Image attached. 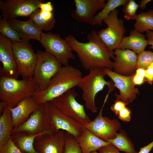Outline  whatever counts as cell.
Masks as SVG:
<instances>
[{
	"mask_svg": "<svg viewBox=\"0 0 153 153\" xmlns=\"http://www.w3.org/2000/svg\"><path fill=\"white\" fill-rule=\"evenodd\" d=\"M87 39L88 42L84 43L70 34L64 38L73 51L76 53L86 70L107 68L112 70L113 62L110 59H114V52L107 47L95 30L88 35Z\"/></svg>",
	"mask_w": 153,
	"mask_h": 153,
	"instance_id": "6da1fadb",
	"label": "cell"
},
{
	"mask_svg": "<svg viewBox=\"0 0 153 153\" xmlns=\"http://www.w3.org/2000/svg\"><path fill=\"white\" fill-rule=\"evenodd\" d=\"M82 77L78 69L69 65L63 66L52 78L48 87L39 90L32 97L38 104L50 102L77 86Z\"/></svg>",
	"mask_w": 153,
	"mask_h": 153,
	"instance_id": "7a4b0ae2",
	"label": "cell"
},
{
	"mask_svg": "<svg viewBox=\"0 0 153 153\" xmlns=\"http://www.w3.org/2000/svg\"><path fill=\"white\" fill-rule=\"evenodd\" d=\"M39 90L33 77L18 80L9 77H0L1 101L11 108L14 107L26 98L33 96Z\"/></svg>",
	"mask_w": 153,
	"mask_h": 153,
	"instance_id": "3957f363",
	"label": "cell"
},
{
	"mask_svg": "<svg viewBox=\"0 0 153 153\" xmlns=\"http://www.w3.org/2000/svg\"><path fill=\"white\" fill-rule=\"evenodd\" d=\"M105 75L103 69L90 70L87 75L82 78L77 86L82 91V97L86 108L93 113L97 110L95 103L96 94L102 90L105 85L108 88L114 86L112 81L105 80Z\"/></svg>",
	"mask_w": 153,
	"mask_h": 153,
	"instance_id": "277c9868",
	"label": "cell"
},
{
	"mask_svg": "<svg viewBox=\"0 0 153 153\" xmlns=\"http://www.w3.org/2000/svg\"><path fill=\"white\" fill-rule=\"evenodd\" d=\"M33 78L39 90L48 86L53 77L61 69V65L53 55L45 51L37 52Z\"/></svg>",
	"mask_w": 153,
	"mask_h": 153,
	"instance_id": "5b68a950",
	"label": "cell"
},
{
	"mask_svg": "<svg viewBox=\"0 0 153 153\" xmlns=\"http://www.w3.org/2000/svg\"><path fill=\"white\" fill-rule=\"evenodd\" d=\"M78 93L71 89L50 102L61 112L84 126L92 120L86 112L84 105L78 102Z\"/></svg>",
	"mask_w": 153,
	"mask_h": 153,
	"instance_id": "8992f818",
	"label": "cell"
},
{
	"mask_svg": "<svg viewBox=\"0 0 153 153\" xmlns=\"http://www.w3.org/2000/svg\"><path fill=\"white\" fill-rule=\"evenodd\" d=\"M28 40L21 39L12 43L14 59L20 76L22 78L33 77L37 54Z\"/></svg>",
	"mask_w": 153,
	"mask_h": 153,
	"instance_id": "52a82bcc",
	"label": "cell"
},
{
	"mask_svg": "<svg viewBox=\"0 0 153 153\" xmlns=\"http://www.w3.org/2000/svg\"><path fill=\"white\" fill-rule=\"evenodd\" d=\"M118 12L117 8L112 11L103 20L107 27L97 32L105 45L112 51L118 48L126 31L124 21L118 18Z\"/></svg>",
	"mask_w": 153,
	"mask_h": 153,
	"instance_id": "ba28073f",
	"label": "cell"
},
{
	"mask_svg": "<svg viewBox=\"0 0 153 153\" xmlns=\"http://www.w3.org/2000/svg\"><path fill=\"white\" fill-rule=\"evenodd\" d=\"M49 131H56L53 127L47 102L39 104L27 120L19 126L14 128L12 133L25 131L37 134Z\"/></svg>",
	"mask_w": 153,
	"mask_h": 153,
	"instance_id": "9c48e42d",
	"label": "cell"
},
{
	"mask_svg": "<svg viewBox=\"0 0 153 153\" xmlns=\"http://www.w3.org/2000/svg\"><path fill=\"white\" fill-rule=\"evenodd\" d=\"M39 42L45 51L54 56L63 66L69 65V60L75 59L70 46L59 34L42 32Z\"/></svg>",
	"mask_w": 153,
	"mask_h": 153,
	"instance_id": "30bf717a",
	"label": "cell"
},
{
	"mask_svg": "<svg viewBox=\"0 0 153 153\" xmlns=\"http://www.w3.org/2000/svg\"><path fill=\"white\" fill-rule=\"evenodd\" d=\"M112 92L109 90L103 103L99 112L94 119L88 124L83 126L97 137L107 142L114 139L117 132L121 127L120 123L116 119H110L109 117L102 116V112L109 93Z\"/></svg>",
	"mask_w": 153,
	"mask_h": 153,
	"instance_id": "8fae6325",
	"label": "cell"
},
{
	"mask_svg": "<svg viewBox=\"0 0 153 153\" xmlns=\"http://www.w3.org/2000/svg\"><path fill=\"white\" fill-rule=\"evenodd\" d=\"M42 0H4L0 1V9L3 18L8 20L18 17H28L39 9Z\"/></svg>",
	"mask_w": 153,
	"mask_h": 153,
	"instance_id": "7c38bea8",
	"label": "cell"
},
{
	"mask_svg": "<svg viewBox=\"0 0 153 153\" xmlns=\"http://www.w3.org/2000/svg\"><path fill=\"white\" fill-rule=\"evenodd\" d=\"M114 83V86L119 90V94H114L116 100H121L127 105L132 103L139 93L138 89L135 88L133 81L135 73L129 76H124L117 73L107 68L103 69Z\"/></svg>",
	"mask_w": 153,
	"mask_h": 153,
	"instance_id": "4fadbf2b",
	"label": "cell"
},
{
	"mask_svg": "<svg viewBox=\"0 0 153 153\" xmlns=\"http://www.w3.org/2000/svg\"><path fill=\"white\" fill-rule=\"evenodd\" d=\"M48 103L49 114L55 131H65L75 137L81 133L83 125L63 113L51 102Z\"/></svg>",
	"mask_w": 153,
	"mask_h": 153,
	"instance_id": "5bb4252c",
	"label": "cell"
},
{
	"mask_svg": "<svg viewBox=\"0 0 153 153\" xmlns=\"http://www.w3.org/2000/svg\"><path fill=\"white\" fill-rule=\"evenodd\" d=\"M64 133L60 130L38 136L35 139L34 147L39 153H63Z\"/></svg>",
	"mask_w": 153,
	"mask_h": 153,
	"instance_id": "9a60e30c",
	"label": "cell"
},
{
	"mask_svg": "<svg viewBox=\"0 0 153 153\" xmlns=\"http://www.w3.org/2000/svg\"><path fill=\"white\" fill-rule=\"evenodd\" d=\"M12 43L0 33V60L2 66L0 67L1 76L18 79L20 75L14 59Z\"/></svg>",
	"mask_w": 153,
	"mask_h": 153,
	"instance_id": "2e32d148",
	"label": "cell"
},
{
	"mask_svg": "<svg viewBox=\"0 0 153 153\" xmlns=\"http://www.w3.org/2000/svg\"><path fill=\"white\" fill-rule=\"evenodd\" d=\"M105 0H74L76 9L71 15L75 20L90 24L98 10L105 6Z\"/></svg>",
	"mask_w": 153,
	"mask_h": 153,
	"instance_id": "e0dca14e",
	"label": "cell"
},
{
	"mask_svg": "<svg viewBox=\"0 0 153 153\" xmlns=\"http://www.w3.org/2000/svg\"><path fill=\"white\" fill-rule=\"evenodd\" d=\"M114 52L115 58L113 62V71L124 76L133 74L137 68V55L129 50L115 49Z\"/></svg>",
	"mask_w": 153,
	"mask_h": 153,
	"instance_id": "ac0fdd59",
	"label": "cell"
},
{
	"mask_svg": "<svg viewBox=\"0 0 153 153\" xmlns=\"http://www.w3.org/2000/svg\"><path fill=\"white\" fill-rule=\"evenodd\" d=\"M38 104L32 96H31L22 101L14 107H8L11 112L14 128L19 126L25 122Z\"/></svg>",
	"mask_w": 153,
	"mask_h": 153,
	"instance_id": "d6986e66",
	"label": "cell"
},
{
	"mask_svg": "<svg viewBox=\"0 0 153 153\" xmlns=\"http://www.w3.org/2000/svg\"><path fill=\"white\" fill-rule=\"evenodd\" d=\"M7 21L21 39H32L40 41L42 32L30 18L26 21L19 20L16 18Z\"/></svg>",
	"mask_w": 153,
	"mask_h": 153,
	"instance_id": "ffe728a7",
	"label": "cell"
},
{
	"mask_svg": "<svg viewBox=\"0 0 153 153\" xmlns=\"http://www.w3.org/2000/svg\"><path fill=\"white\" fill-rule=\"evenodd\" d=\"M76 139L82 153H90L97 151L102 147L110 144L100 139L84 127L82 132Z\"/></svg>",
	"mask_w": 153,
	"mask_h": 153,
	"instance_id": "44dd1931",
	"label": "cell"
},
{
	"mask_svg": "<svg viewBox=\"0 0 153 153\" xmlns=\"http://www.w3.org/2000/svg\"><path fill=\"white\" fill-rule=\"evenodd\" d=\"M146 37V35L134 29L131 30L129 36H124L118 48L129 49L139 54L148 45Z\"/></svg>",
	"mask_w": 153,
	"mask_h": 153,
	"instance_id": "7402d4cb",
	"label": "cell"
},
{
	"mask_svg": "<svg viewBox=\"0 0 153 153\" xmlns=\"http://www.w3.org/2000/svg\"><path fill=\"white\" fill-rule=\"evenodd\" d=\"M52 131H47L37 134L25 131L13 132L11 138L16 146L22 153H39L35 149L34 143L36 138Z\"/></svg>",
	"mask_w": 153,
	"mask_h": 153,
	"instance_id": "603a6c76",
	"label": "cell"
},
{
	"mask_svg": "<svg viewBox=\"0 0 153 153\" xmlns=\"http://www.w3.org/2000/svg\"><path fill=\"white\" fill-rule=\"evenodd\" d=\"M14 128L10 110L6 105L0 117V146L10 139Z\"/></svg>",
	"mask_w": 153,
	"mask_h": 153,
	"instance_id": "cb8c5ba5",
	"label": "cell"
},
{
	"mask_svg": "<svg viewBox=\"0 0 153 153\" xmlns=\"http://www.w3.org/2000/svg\"><path fill=\"white\" fill-rule=\"evenodd\" d=\"M127 135L124 131L120 129V132L117 133L116 137L107 142L114 145L119 150L126 153H137L133 144Z\"/></svg>",
	"mask_w": 153,
	"mask_h": 153,
	"instance_id": "d4e9b609",
	"label": "cell"
},
{
	"mask_svg": "<svg viewBox=\"0 0 153 153\" xmlns=\"http://www.w3.org/2000/svg\"><path fill=\"white\" fill-rule=\"evenodd\" d=\"M129 0H108L102 10L94 16L90 24L92 26L102 25L103 20L110 13L119 6H124Z\"/></svg>",
	"mask_w": 153,
	"mask_h": 153,
	"instance_id": "484cf974",
	"label": "cell"
},
{
	"mask_svg": "<svg viewBox=\"0 0 153 153\" xmlns=\"http://www.w3.org/2000/svg\"><path fill=\"white\" fill-rule=\"evenodd\" d=\"M134 29L140 33L153 30V10L137 14Z\"/></svg>",
	"mask_w": 153,
	"mask_h": 153,
	"instance_id": "4316f807",
	"label": "cell"
},
{
	"mask_svg": "<svg viewBox=\"0 0 153 153\" xmlns=\"http://www.w3.org/2000/svg\"><path fill=\"white\" fill-rule=\"evenodd\" d=\"M40 9L34 11L29 17L37 26L41 31H49L55 26V18L50 20H47L41 17L39 14Z\"/></svg>",
	"mask_w": 153,
	"mask_h": 153,
	"instance_id": "83f0119b",
	"label": "cell"
},
{
	"mask_svg": "<svg viewBox=\"0 0 153 153\" xmlns=\"http://www.w3.org/2000/svg\"><path fill=\"white\" fill-rule=\"evenodd\" d=\"M0 32L12 43L21 40L17 33L9 24L7 20L3 18L0 20Z\"/></svg>",
	"mask_w": 153,
	"mask_h": 153,
	"instance_id": "f1b7e54d",
	"label": "cell"
},
{
	"mask_svg": "<svg viewBox=\"0 0 153 153\" xmlns=\"http://www.w3.org/2000/svg\"><path fill=\"white\" fill-rule=\"evenodd\" d=\"M63 153H82L76 137L67 132H65L64 133Z\"/></svg>",
	"mask_w": 153,
	"mask_h": 153,
	"instance_id": "f546056e",
	"label": "cell"
},
{
	"mask_svg": "<svg viewBox=\"0 0 153 153\" xmlns=\"http://www.w3.org/2000/svg\"><path fill=\"white\" fill-rule=\"evenodd\" d=\"M153 63V52L143 50L137 55V69L142 68L145 70Z\"/></svg>",
	"mask_w": 153,
	"mask_h": 153,
	"instance_id": "4dcf8cb0",
	"label": "cell"
},
{
	"mask_svg": "<svg viewBox=\"0 0 153 153\" xmlns=\"http://www.w3.org/2000/svg\"><path fill=\"white\" fill-rule=\"evenodd\" d=\"M139 7V5L134 0H129L123 6V12L124 13V17L128 20H135L137 15L136 11Z\"/></svg>",
	"mask_w": 153,
	"mask_h": 153,
	"instance_id": "1f68e13d",
	"label": "cell"
},
{
	"mask_svg": "<svg viewBox=\"0 0 153 153\" xmlns=\"http://www.w3.org/2000/svg\"><path fill=\"white\" fill-rule=\"evenodd\" d=\"M0 153H22L16 146L11 137L5 145L0 146Z\"/></svg>",
	"mask_w": 153,
	"mask_h": 153,
	"instance_id": "d6a6232c",
	"label": "cell"
},
{
	"mask_svg": "<svg viewBox=\"0 0 153 153\" xmlns=\"http://www.w3.org/2000/svg\"><path fill=\"white\" fill-rule=\"evenodd\" d=\"M127 105L124 102L116 99L114 101V103L112 104L110 108L116 115L118 116L120 110L126 107Z\"/></svg>",
	"mask_w": 153,
	"mask_h": 153,
	"instance_id": "836d02e7",
	"label": "cell"
},
{
	"mask_svg": "<svg viewBox=\"0 0 153 153\" xmlns=\"http://www.w3.org/2000/svg\"><path fill=\"white\" fill-rule=\"evenodd\" d=\"M131 113L130 110L126 107L120 110L118 116V118L123 121L129 122L131 118Z\"/></svg>",
	"mask_w": 153,
	"mask_h": 153,
	"instance_id": "e575fe53",
	"label": "cell"
},
{
	"mask_svg": "<svg viewBox=\"0 0 153 153\" xmlns=\"http://www.w3.org/2000/svg\"><path fill=\"white\" fill-rule=\"evenodd\" d=\"M98 150L99 153H120L118 149L111 144L102 147Z\"/></svg>",
	"mask_w": 153,
	"mask_h": 153,
	"instance_id": "d590c367",
	"label": "cell"
},
{
	"mask_svg": "<svg viewBox=\"0 0 153 153\" xmlns=\"http://www.w3.org/2000/svg\"><path fill=\"white\" fill-rule=\"evenodd\" d=\"M145 80L148 83L152 85L153 83V69L151 65L146 70Z\"/></svg>",
	"mask_w": 153,
	"mask_h": 153,
	"instance_id": "8d00e7d4",
	"label": "cell"
},
{
	"mask_svg": "<svg viewBox=\"0 0 153 153\" xmlns=\"http://www.w3.org/2000/svg\"><path fill=\"white\" fill-rule=\"evenodd\" d=\"M38 7L41 10L44 11L52 12L53 10L52 5L50 1L46 3H40L38 5Z\"/></svg>",
	"mask_w": 153,
	"mask_h": 153,
	"instance_id": "74e56055",
	"label": "cell"
},
{
	"mask_svg": "<svg viewBox=\"0 0 153 153\" xmlns=\"http://www.w3.org/2000/svg\"><path fill=\"white\" fill-rule=\"evenodd\" d=\"M39 14L41 18L47 20H50L55 18L52 12L44 11L40 10Z\"/></svg>",
	"mask_w": 153,
	"mask_h": 153,
	"instance_id": "f35d334b",
	"label": "cell"
},
{
	"mask_svg": "<svg viewBox=\"0 0 153 153\" xmlns=\"http://www.w3.org/2000/svg\"><path fill=\"white\" fill-rule=\"evenodd\" d=\"M146 36L148 45H150V48L153 49V30H149L146 31Z\"/></svg>",
	"mask_w": 153,
	"mask_h": 153,
	"instance_id": "ab89813d",
	"label": "cell"
},
{
	"mask_svg": "<svg viewBox=\"0 0 153 153\" xmlns=\"http://www.w3.org/2000/svg\"><path fill=\"white\" fill-rule=\"evenodd\" d=\"M144 78L139 76L135 73L133 78V81L135 85H141L144 82Z\"/></svg>",
	"mask_w": 153,
	"mask_h": 153,
	"instance_id": "60d3db41",
	"label": "cell"
},
{
	"mask_svg": "<svg viewBox=\"0 0 153 153\" xmlns=\"http://www.w3.org/2000/svg\"><path fill=\"white\" fill-rule=\"evenodd\" d=\"M153 148V141L146 146L140 148V151L137 153H149Z\"/></svg>",
	"mask_w": 153,
	"mask_h": 153,
	"instance_id": "b9f144b4",
	"label": "cell"
},
{
	"mask_svg": "<svg viewBox=\"0 0 153 153\" xmlns=\"http://www.w3.org/2000/svg\"><path fill=\"white\" fill-rule=\"evenodd\" d=\"M135 73L142 77L145 78L146 75V70L142 68L137 69Z\"/></svg>",
	"mask_w": 153,
	"mask_h": 153,
	"instance_id": "7bdbcfd3",
	"label": "cell"
},
{
	"mask_svg": "<svg viewBox=\"0 0 153 153\" xmlns=\"http://www.w3.org/2000/svg\"><path fill=\"white\" fill-rule=\"evenodd\" d=\"M151 0H142L140 1V4L139 5V7L142 10H143L145 8L146 5L149 2L152 1Z\"/></svg>",
	"mask_w": 153,
	"mask_h": 153,
	"instance_id": "ee69618b",
	"label": "cell"
},
{
	"mask_svg": "<svg viewBox=\"0 0 153 153\" xmlns=\"http://www.w3.org/2000/svg\"><path fill=\"white\" fill-rule=\"evenodd\" d=\"M6 105L3 102L1 101L0 102V115L3 112L5 107Z\"/></svg>",
	"mask_w": 153,
	"mask_h": 153,
	"instance_id": "f6af8a7d",
	"label": "cell"
},
{
	"mask_svg": "<svg viewBox=\"0 0 153 153\" xmlns=\"http://www.w3.org/2000/svg\"><path fill=\"white\" fill-rule=\"evenodd\" d=\"M90 153H99V152H97V151H94V152H93Z\"/></svg>",
	"mask_w": 153,
	"mask_h": 153,
	"instance_id": "bcb514c9",
	"label": "cell"
},
{
	"mask_svg": "<svg viewBox=\"0 0 153 153\" xmlns=\"http://www.w3.org/2000/svg\"><path fill=\"white\" fill-rule=\"evenodd\" d=\"M151 66H152V67L153 69V63H152L151 65Z\"/></svg>",
	"mask_w": 153,
	"mask_h": 153,
	"instance_id": "7dc6e473",
	"label": "cell"
}]
</instances>
